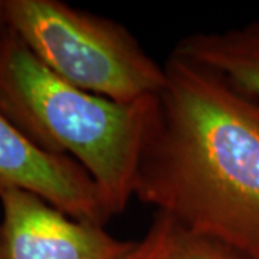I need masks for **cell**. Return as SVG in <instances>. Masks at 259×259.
I'll return each mask as SVG.
<instances>
[{"label": "cell", "mask_w": 259, "mask_h": 259, "mask_svg": "<svg viewBox=\"0 0 259 259\" xmlns=\"http://www.w3.org/2000/svg\"><path fill=\"white\" fill-rule=\"evenodd\" d=\"M173 54L222 74L259 100V19L222 32L189 35L177 44Z\"/></svg>", "instance_id": "6"}, {"label": "cell", "mask_w": 259, "mask_h": 259, "mask_svg": "<svg viewBox=\"0 0 259 259\" xmlns=\"http://www.w3.org/2000/svg\"><path fill=\"white\" fill-rule=\"evenodd\" d=\"M0 259H3V248H2V232H0Z\"/></svg>", "instance_id": "9"}, {"label": "cell", "mask_w": 259, "mask_h": 259, "mask_svg": "<svg viewBox=\"0 0 259 259\" xmlns=\"http://www.w3.org/2000/svg\"><path fill=\"white\" fill-rule=\"evenodd\" d=\"M9 29L40 62L83 91L133 102L160 93V65L117 20L61 0H5Z\"/></svg>", "instance_id": "3"}, {"label": "cell", "mask_w": 259, "mask_h": 259, "mask_svg": "<svg viewBox=\"0 0 259 259\" xmlns=\"http://www.w3.org/2000/svg\"><path fill=\"white\" fill-rule=\"evenodd\" d=\"M3 259H141L144 242L124 241L78 221L35 194L0 193Z\"/></svg>", "instance_id": "4"}, {"label": "cell", "mask_w": 259, "mask_h": 259, "mask_svg": "<svg viewBox=\"0 0 259 259\" xmlns=\"http://www.w3.org/2000/svg\"><path fill=\"white\" fill-rule=\"evenodd\" d=\"M154 97L118 102L83 91L52 72L10 29L0 47V111L42 150L82 167L111 218L134 197Z\"/></svg>", "instance_id": "2"}, {"label": "cell", "mask_w": 259, "mask_h": 259, "mask_svg": "<svg viewBox=\"0 0 259 259\" xmlns=\"http://www.w3.org/2000/svg\"><path fill=\"white\" fill-rule=\"evenodd\" d=\"M8 32H9V26H8V20H6L5 0H0V47L8 35Z\"/></svg>", "instance_id": "8"}, {"label": "cell", "mask_w": 259, "mask_h": 259, "mask_svg": "<svg viewBox=\"0 0 259 259\" xmlns=\"http://www.w3.org/2000/svg\"><path fill=\"white\" fill-rule=\"evenodd\" d=\"M8 190L35 194L78 221L104 226L111 219L82 167L42 150L0 111V193Z\"/></svg>", "instance_id": "5"}, {"label": "cell", "mask_w": 259, "mask_h": 259, "mask_svg": "<svg viewBox=\"0 0 259 259\" xmlns=\"http://www.w3.org/2000/svg\"><path fill=\"white\" fill-rule=\"evenodd\" d=\"M141 259H252L225 242L194 232L164 213L148 228Z\"/></svg>", "instance_id": "7"}, {"label": "cell", "mask_w": 259, "mask_h": 259, "mask_svg": "<svg viewBox=\"0 0 259 259\" xmlns=\"http://www.w3.org/2000/svg\"><path fill=\"white\" fill-rule=\"evenodd\" d=\"M164 71L134 197L259 259V100L173 52Z\"/></svg>", "instance_id": "1"}]
</instances>
